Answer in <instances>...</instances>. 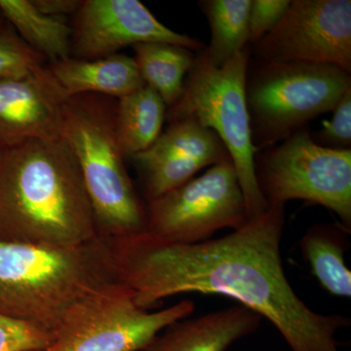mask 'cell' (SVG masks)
Instances as JSON below:
<instances>
[{
    "label": "cell",
    "mask_w": 351,
    "mask_h": 351,
    "mask_svg": "<svg viewBox=\"0 0 351 351\" xmlns=\"http://www.w3.org/2000/svg\"><path fill=\"white\" fill-rule=\"evenodd\" d=\"M284 228L285 205L274 204L225 237L199 243L147 232L105 240L113 278L143 308L188 293L226 295L267 318L292 351H339L336 334L350 319L315 313L295 292L281 260Z\"/></svg>",
    "instance_id": "6da1fadb"
},
{
    "label": "cell",
    "mask_w": 351,
    "mask_h": 351,
    "mask_svg": "<svg viewBox=\"0 0 351 351\" xmlns=\"http://www.w3.org/2000/svg\"><path fill=\"white\" fill-rule=\"evenodd\" d=\"M98 237L80 166L62 138L4 149L0 241L75 247Z\"/></svg>",
    "instance_id": "7a4b0ae2"
},
{
    "label": "cell",
    "mask_w": 351,
    "mask_h": 351,
    "mask_svg": "<svg viewBox=\"0 0 351 351\" xmlns=\"http://www.w3.org/2000/svg\"><path fill=\"white\" fill-rule=\"evenodd\" d=\"M115 281L107 242L75 247L0 241V313L52 332L88 295Z\"/></svg>",
    "instance_id": "3957f363"
},
{
    "label": "cell",
    "mask_w": 351,
    "mask_h": 351,
    "mask_svg": "<svg viewBox=\"0 0 351 351\" xmlns=\"http://www.w3.org/2000/svg\"><path fill=\"white\" fill-rule=\"evenodd\" d=\"M62 140L80 166L99 237L147 232L145 208L128 174L115 124V105L101 95L64 103Z\"/></svg>",
    "instance_id": "277c9868"
},
{
    "label": "cell",
    "mask_w": 351,
    "mask_h": 351,
    "mask_svg": "<svg viewBox=\"0 0 351 351\" xmlns=\"http://www.w3.org/2000/svg\"><path fill=\"white\" fill-rule=\"evenodd\" d=\"M351 88V75L329 64L252 58L245 78L256 152L283 142L311 120L332 112Z\"/></svg>",
    "instance_id": "5b68a950"
},
{
    "label": "cell",
    "mask_w": 351,
    "mask_h": 351,
    "mask_svg": "<svg viewBox=\"0 0 351 351\" xmlns=\"http://www.w3.org/2000/svg\"><path fill=\"white\" fill-rule=\"evenodd\" d=\"M249 60L250 46L219 68L211 63L205 49L198 52L181 97L168 108L166 120H195L221 138L237 169L250 219L267 211L269 205L258 191L255 175L257 152L252 143L245 94Z\"/></svg>",
    "instance_id": "8992f818"
},
{
    "label": "cell",
    "mask_w": 351,
    "mask_h": 351,
    "mask_svg": "<svg viewBox=\"0 0 351 351\" xmlns=\"http://www.w3.org/2000/svg\"><path fill=\"white\" fill-rule=\"evenodd\" d=\"M308 126L283 142L256 152L258 188L267 205L302 200L336 214L351 230V151L325 149Z\"/></svg>",
    "instance_id": "52a82bcc"
},
{
    "label": "cell",
    "mask_w": 351,
    "mask_h": 351,
    "mask_svg": "<svg viewBox=\"0 0 351 351\" xmlns=\"http://www.w3.org/2000/svg\"><path fill=\"white\" fill-rule=\"evenodd\" d=\"M195 308L191 300L158 311L143 308L128 288L112 281L71 307L41 351H140Z\"/></svg>",
    "instance_id": "ba28073f"
},
{
    "label": "cell",
    "mask_w": 351,
    "mask_h": 351,
    "mask_svg": "<svg viewBox=\"0 0 351 351\" xmlns=\"http://www.w3.org/2000/svg\"><path fill=\"white\" fill-rule=\"evenodd\" d=\"M145 215L147 232L184 244L207 241L219 230H237L249 219L232 158L149 201Z\"/></svg>",
    "instance_id": "9c48e42d"
},
{
    "label": "cell",
    "mask_w": 351,
    "mask_h": 351,
    "mask_svg": "<svg viewBox=\"0 0 351 351\" xmlns=\"http://www.w3.org/2000/svg\"><path fill=\"white\" fill-rule=\"evenodd\" d=\"M251 46L255 59L329 64L351 75V1L293 0L278 25Z\"/></svg>",
    "instance_id": "30bf717a"
},
{
    "label": "cell",
    "mask_w": 351,
    "mask_h": 351,
    "mask_svg": "<svg viewBox=\"0 0 351 351\" xmlns=\"http://www.w3.org/2000/svg\"><path fill=\"white\" fill-rule=\"evenodd\" d=\"M161 43L200 52L204 44L163 25L138 0H85L73 29L78 59L112 56L127 46Z\"/></svg>",
    "instance_id": "8fae6325"
},
{
    "label": "cell",
    "mask_w": 351,
    "mask_h": 351,
    "mask_svg": "<svg viewBox=\"0 0 351 351\" xmlns=\"http://www.w3.org/2000/svg\"><path fill=\"white\" fill-rule=\"evenodd\" d=\"M230 158L215 132L195 120L180 119L169 122L149 149L130 159L149 202L191 181L203 168Z\"/></svg>",
    "instance_id": "7c38bea8"
},
{
    "label": "cell",
    "mask_w": 351,
    "mask_h": 351,
    "mask_svg": "<svg viewBox=\"0 0 351 351\" xmlns=\"http://www.w3.org/2000/svg\"><path fill=\"white\" fill-rule=\"evenodd\" d=\"M66 100L49 66L0 80V145L7 149L29 141L62 138Z\"/></svg>",
    "instance_id": "4fadbf2b"
},
{
    "label": "cell",
    "mask_w": 351,
    "mask_h": 351,
    "mask_svg": "<svg viewBox=\"0 0 351 351\" xmlns=\"http://www.w3.org/2000/svg\"><path fill=\"white\" fill-rule=\"evenodd\" d=\"M262 320L241 304L189 316L166 327L140 351H226L257 331Z\"/></svg>",
    "instance_id": "5bb4252c"
},
{
    "label": "cell",
    "mask_w": 351,
    "mask_h": 351,
    "mask_svg": "<svg viewBox=\"0 0 351 351\" xmlns=\"http://www.w3.org/2000/svg\"><path fill=\"white\" fill-rule=\"evenodd\" d=\"M49 68L68 99L88 94L119 99L145 84L134 58L119 53L95 60L69 57Z\"/></svg>",
    "instance_id": "9a60e30c"
},
{
    "label": "cell",
    "mask_w": 351,
    "mask_h": 351,
    "mask_svg": "<svg viewBox=\"0 0 351 351\" xmlns=\"http://www.w3.org/2000/svg\"><path fill=\"white\" fill-rule=\"evenodd\" d=\"M350 233L341 223H317L300 240V250L311 274L335 297H351V271L345 260Z\"/></svg>",
    "instance_id": "2e32d148"
},
{
    "label": "cell",
    "mask_w": 351,
    "mask_h": 351,
    "mask_svg": "<svg viewBox=\"0 0 351 351\" xmlns=\"http://www.w3.org/2000/svg\"><path fill=\"white\" fill-rule=\"evenodd\" d=\"M167 107L147 85L127 94L115 104V124L120 147L126 158L141 154L160 136Z\"/></svg>",
    "instance_id": "e0dca14e"
},
{
    "label": "cell",
    "mask_w": 351,
    "mask_h": 351,
    "mask_svg": "<svg viewBox=\"0 0 351 351\" xmlns=\"http://www.w3.org/2000/svg\"><path fill=\"white\" fill-rule=\"evenodd\" d=\"M0 13L32 49L52 63L68 59L73 29L66 18L41 13L32 0H0Z\"/></svg>",
    "instance_id": "ac0fdd59"
},
{
    "label": "cell",
    "mask_w": 351,
    "mask_h": 351,
    "mask_svg": "<svg viewBox=\"0 0 351 351\" xmlns=\"http://www.w3.org/2000/svg\"><path fill=\"white\" fill-rule=\"evenodd\" d=\"M133 49L143 82L162 98L167 110L173 107L181 97L184 80L195 63V52L161 43L137 44Z\"/></svg>",
    "instance_id": "d6986e66"
},
{
    "label": "cell",
    "mask_w": 351,
    "mask_h": 351,
    "mask_svg": "<svg viewBox=\"0 0 351 351\" xmlns=\"http://www.w3.org/2000/svg\"><path fill=\"white\" fill-rule=\"evenodd\" d=\"M251 0H202L201 12L207 18L211 40L205 48L216 66H223L249 45V10Z\"/></svg>",
    "instance_id": "ffe728a7"
},
{
    "label": "cell",
    "mask_w": 351,
    "mask_h": 351,
    "mask_svg": "<svg viewBox=\"0 0 351 351\" xmlns=\"http://www.w3.org/2000/svg\"><path fill=\"white\" fill-rule=\"evenodd\" d=\"M44 58L21 39L10 25L0 29V80L31 75L44 66Z\"/></svg>",
    "instance_id": "44dd1931"
},
{
    "label": "cell",
    "mask_w": 351,
    "mask_h": 351,
    "mask_svg": "<svg viewBox=\"0 0 351 351\" xmlns=\"http://www.w3.org/2000/svg\"><path fill=\"white\" fill-rule=\"evenodd\" d=\"M51 338L43 327L0 313V351H41Z\"/></svg>",
    "instance_id": "7402d4cb"
},
{
    "label": "cell",
    "mask_w": 351,
    "mask_h": 351,
    "mask_svg": "<svg viewBox=\"0 0 351 351\" xmlns=\"http://www.w3.org/2000/svg\"><path fill=\"white\" fill-rule=\"evenodd\" d=\"M332 117L322 128L311 132L316 145L334 151H351V88L332 110Z\"/></svg>",
    "instance_id": "603a6c76"
},
{
    "label": "cell",
    "mask_w": 351,
    "mask_h": 351,
    "mask_svg": "<svg viewBox=\"0 0 351 351\" xmlns=\"http://www.w3.org/2000/svg\"><path fill=\"white\" fill-rule=\"evenodd\" d=\"M291 2V0H251L249 45L257 43L278 25Z\"/></svg>",
    "instance_id": "cb8c5ba5"
},
{
    "label": "cell",
    "mask_w": 351,
    "mask_h": 351,
    "mask_svg": "<svg viewBox=\"0 0 351 351\" xmlns=\"http://www.w3.org/2000/svg\"><path fill=\"white\" fill-rule=\"evenodd\" d=\"M34 7L45 15L52 17L68 18L77 14L82 8L80 0H32Z\"/></svg>",
    "instance_id": "d4e9b609"
},
{
    "label": "cell",
    "mask_w": 351,
    "mask_h": 351,
    "mask_svg": "<svg viewBox=\"0 0 351 351\" xmlns=\"http://www.w3.org/2000/svg\"><path fill=\"white\" fill-rule=\"evenodd\" d=\"M4 25L5 24H4L3 16H2L1 13H0V29H1V27H3Z\"/></svg>",
    "instance_id": "484cf974"
},
{
    "label": "cell",
    "mask_w": 351,
    "mask_h": 351,
    "mask_svg": "<svg viewBox=\"0 0 351 351\" xmlns=\"http://www.w3.org/2000/svg\"><path fill=\"white\" fill-rule=\"evenodd\" d=\"M4 149L0 145V159H1L2 154H3Z\"/></svg>",
    "instance_id": "4316f807"
}]
</instances>
